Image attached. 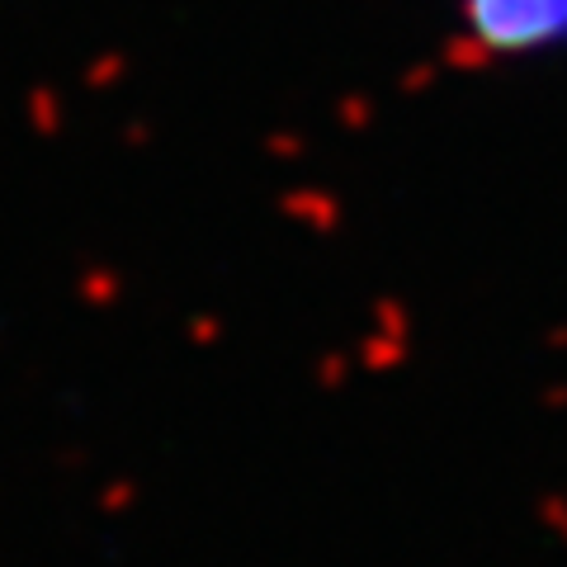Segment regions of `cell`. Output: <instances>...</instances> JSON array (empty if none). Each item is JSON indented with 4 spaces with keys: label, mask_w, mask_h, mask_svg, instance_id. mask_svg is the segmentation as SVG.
Listing matches in <instances>:
<instances>
[{
    "label": "cell",
    "mask_w": 567,
    "mask_h": 567,
    "mask_svg": "<svg viewBox=\"0 0 567 567\" xmlns=\"http://www.w3.org/2000/svg\"><path fill=\"white\" fill-rule=\"evenodd\" d=\"M454 33L496 66L567 58V0H450Z\"/></svg>",
    "instance_id": "6da1fadb"
}]
</instances>
